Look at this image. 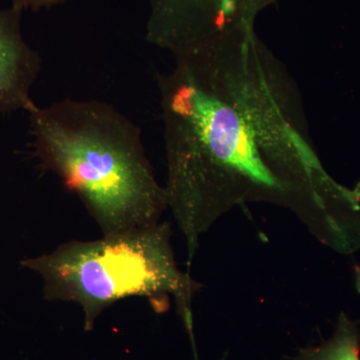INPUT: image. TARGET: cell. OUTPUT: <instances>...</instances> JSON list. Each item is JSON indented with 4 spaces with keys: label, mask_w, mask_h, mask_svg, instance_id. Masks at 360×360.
<instances>
[{
    "label": "cell",
    "mask_w": 360,
    "mask_h": 360,
    "mask_svg": "<svg viewBox=\"0 0 360 360\" xmlns=\"http://www.w3.org/2000/svg\"><path fill=\"white\" fill-rule=\"evenodd\" d=\"M174 58L156 80L167 205L188 262L201 233L234 205L326 210L335 184L312 148L302 94L255 26Z\"/></svg>",
    "instance_id": "cell-1"
},
{
    "label": "cell",
    "mask_w": 360,
    "mask_h": 360,
    "mask_svg": "<svg viewBox=\"0 0 360 360\" xmlns=\"http://www.w3.org/2000/svg\"><path fill=\"white\" fill-rule=\"evenodd\" d=\"M26 113L32 160L77 194L103 236L160 222L167 191L127 116L104 101L70 97Z\"/></svg>",
    "instance_id": "cell-2"
},
{
    "label": "cell",
    "mask_w": 360,
    "mask_h": 360,
    "mask_svg": "<svg viewBox=\"0 0 360 360\" xmlns=\"http://www.w3.org/2000/svg\"><path fill=\"white\" fill-rule=\"evenodd\" d=\"M170 238V225L158 222L96 240L68 241L20 265L39 274L45 300L79 305L86 330L103 310L136 296L148 298L158 311L174 296L187 326L200 284L177 266Z\"/></svg>",
    "instance_id": "cell-3"
},
{
    "label": "cell",
    "mask_w": 360,
    "mask_h": 360,
    "mask_svg": "<svg viewBox=\"0 0 360 360\" xmlns=\"http://www.w3.org/2000/svg\"><path fill=\"white\" fill-rule=\"evenodd\" d=\"M278 0H148L146 40L174 58L255 26Z\"/></svg>",
    "instance_id": "cell-4"
},
{
    "label": "cell",
    "mask_w": 360,
    "mask_h": 360,
    "mask_svg": "<svg viewBox=\"0 0 360 360\" xmlns=\"http://www.w3.org/2000/svg\"><path fill=\"white\" fill-rule=\"evenodd\" d=\"M21 15L18 7L0 8V115L27 112L37 104L32 90L42 59L23 37Z\"/></svg>",
    "instance_id": "cell-5"
},
{
    "label": "cell",
    "mask_w": 360,
    "mask_h": 360,
    "mask_svg": "<svg viewBox=\"0 0 360 360\" xmlns=\"http://www.w3.org/2000/svg\"><path fill=\"white\" fill-rule=\"evenodd\" d=\"M300 360H360V335L354 322L341 315L333 338L300 352Z\"/></svg>",
    "instance_id": "cell-6"
},
{
    "label": "cell",
    "mask_w": 360,
    "mask_h": 360,
    "mask_svg": "<svg viewBox=\"0 0 360 360\" xmlns=\"http://www.w3.org/2000/svg\"><path fill=\"white\" fill-rule=\"evenodd\" d=\"M68 0H11V6L18 7L21 11H40V9L49 8L63 4Z\"/></svg>",
    "instance_id": "cell-7"
}]
</instances>
